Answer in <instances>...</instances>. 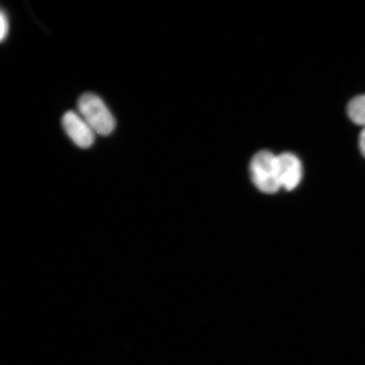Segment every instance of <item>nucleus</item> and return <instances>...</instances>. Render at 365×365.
Segmentation results:
<instances>
[{
    "instance_id": "obj_1",
    "label": "nucleus",
    "mask_w": 365,
    "mask_h": 365,
    "mask_svg": "<svg viewBox=\"0 0 365 365\" xmlns=\"http://www.w3.org/2000/svg\"><path fill=\"white\" fill-rule=\"evenodd\" d=\"M251 180L264 194H275L281 189L278 176L277 155L269 150H261L251 159Z\"/></svg>"
},
{
    "instance_id": "obj_2",
    "label": "nucleus",
    "mask_w": 365,
    "mask_h": 365,
    "mask_svg": "<svg viewBox=\"0 0 365 365\" xmlns=\"http://www.w3.org/2000/svg\"><path fill=\"white\" fill-rule=\"evenodd\" d=\"M78 108L81 117L96 133L106 136L115 129V118L98 95H82L78 101Z\"/></svg>"
},
{
    "instance_id": "obj_3",
    "label": "nucleus",
    "mask_w": 365,
    "mask_h": 365,
    "mask_svg": "<svg viewBox=\"0 0 365 365\" xmlns=\"http://www.w3.org/2000/svg\"><path fill=\"white\" fill-rule=\"evenodd\" d=\"M62 125L67 135L81 148H89L95 141V132L81 115L68 111L62 118Z\"/></svg>"
},
{
    "instance_id": "obj_4",
    "label": "nucleus",
    "mask_w": 365,
    "mask_h": 365,
    "mask_svg": "<svg viewBox=\"0 0 365 365\" xmlns=\"http://www.w3.org/2000/svg\"><path fill=\"white\" fill-rule=\"evenodd\" d=\"M277 165L281 188L296 189L303 177L302 164L298 157L289 153L277 155Z\"/></svg>"
},
{
    "instance_id": "obj_5",
    "label": "nucleus",
    "mask_w": 365,
    "mask_h": 365,
    "mask_svg": "<svg viewBox=\"0 0 365 365\" xmlns=\"http://www.w3.org/2000/svg\"><path fill=\"white\" fill-rule=\"evenodd\" d=\"M349 117L356 125L365 127V95H360L351 100L348 105Z\"/></svg>"
},
{
    "instance_id": "obj_6",
    "label": "nucleus",
    "mask_w": 365,
    "mask_h": 365,
    "mask_svg": "<svg viewBox=\"0 0 365 365\" xmlns=\"http://www.w3.org/2000/svg\"><path fill=\"white\" fill-rule=\"evenodd\" d=\"M9 33L8 17L3 11L0 14V39L2 42L6 39Z\"/></svg>"
},
{
    "instance_id": "obj_7",
    "label": "nucleus",
    "mask_w": 365,
    "mask_h": 365,
    "mask_svg": "<svg viewBox=\"0 0 365 365\" xmlns=\"http://www.w3.org/2000/svg\"><path fill=\"white\" fill-rule=\"evenodd\" d=\"M359 148L361 150L363 156L365 158V127L359 135Z\"/></svg>"
}]
</instances>
